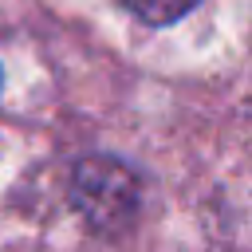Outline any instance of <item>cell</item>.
<instances>
[{"label":"cell","instance_id":"obj_1","mask_svg":"<svg viewBox=\"0 0 252 252\" xmlns=\"http://www.w3.org/2000/svg\"><path fill=\"white\" fill-rule=\"evenodd\" d=\"M142 181L118 158H87L75 169V205L94 228H122L134 220Z\"/></svg>","mask_w":252,"mask_h":252},{"label":"cell","instance_id":"obj_2","mask_svg":"<svg viewBox=\"0 0 252 252\" xmlns=\"http://www.w3.org/2000/svg\"><path fill=\"white\" fill-rule=\"evenodd\" d=\"M134 16H142L146 24H173L181 20L189 8H197L201 0H122Z\"/></svg>","mask_w":252,"mask_h":252}]
</instances>
